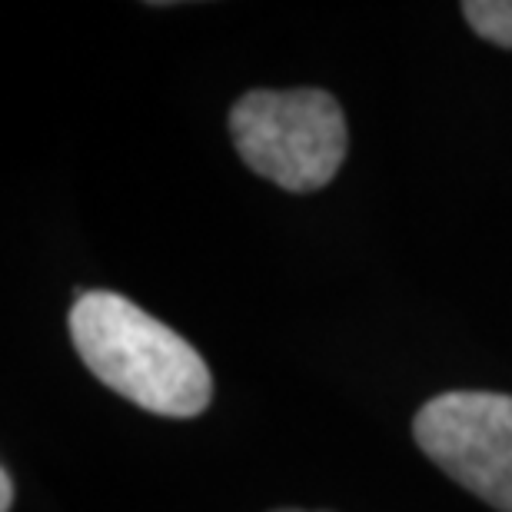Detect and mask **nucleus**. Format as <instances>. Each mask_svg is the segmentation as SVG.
Masks as SVG:
<instances>
[{"label": "nucleus", "instance_id": "obj_1", "mask_svg": "<svg viewBox=\"0 0 512 512\" xmlns=\"http://www.w3.org/2000/svg\"><path fill=\"white\" fill-rule=\"evenodd\" d=\"M70 340L100 383L153 416L190 419L210 406L213 376L203 356L127 296L77 290Z\"/></svg>", "mask_w": 512, "mask_h": 512}, {"label": "nucleus", "instance_id": "obj_2", "mask_svg": "<svg viewBox=\"0 0 512 512\" xmlns=\"http://www.w3.org/2000/svg\"><path fill=\"white\" fill-rule=\"evenodd\" d=\"M243 163L290 193L326 187L346 157V117L333 94L316 87L250 90L230 110Z\"/></svg>", "mask_w": 512, "mask_h": 512}, {"label": "nucleus", "instance_id": "obj_3", "mask_svg": "<svg viewBox=\"0 0 512 512\" xmlns=\"http://www.w3.org/2000/svg\"><path fill=\"white\" fill-rule=\"evenodd\" d=\"M419 449L459 486L499 512H512V396L456 389L439 393L413 419Z\"/></svg>", "mask_w": 512, "mask_h": 512}, {"label": "nucleus", "instance_id": "obj_4", "mask_svg": "<svg viewBox=\"0 0 512 512\" xmlns=\"http://www.w3.org/2000/svg\"><path fill=\"white\" fill-rule=\"evenodd\" d=\"M463 17L483 40L512 50V0H466Z\"/></svg>", "mask_w": 512, "mask_h": 512}, {"label": "nucleus", "instance_id": "obj_5", "mask_svg": "<svg viewBox=\"0 0 512 512\" xmlns=\"http://www.w3.org/2000/svg\"><path fill=\"white\" fill-rule=\"evenodd\" d=\"M14 506V476L10 469H0V512H10Z\"/></svg>", "mask_w": 512, "mask_h": 512}, {"label": "nucleus", "instance_id": "obj_6", "mask_svg": "<svg viewBox=\"0 0 512 512\" xmlns=\"http://www.w3.org/2000/svg\"><path fill=\"white\" fill-rule=\"evenodd\" d=\"M276 512H303V509H276Z\"/></svg>", "mask_w": 512, "mask_h": 512}]
</instances>
